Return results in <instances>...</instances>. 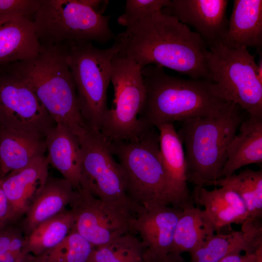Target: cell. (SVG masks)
I'll list each match as a JSON object with an SVG mask.
<instances>
[{"label":"cell","mask_w":262,"mask_h":262,"mask_svg":"<svg viewBox=\"0 0 262 262\" xmlns=\"http://www.w3.org/2000/svg\"><path fill=\"white\" fill-rule=\"evenodd\" d=\"M114 38L117 54L136 63L165 67L192 79L208 78V47L195 32L162 11L131 22Z\"/></svg>","instance_id":"6da1fadb"},{"label":"cell","mask_w":262,"mask_h":262,"mask_svg":"<svg viewBox=\"0 0 262 262\" xmlns=\"http://www.w3.org/2000/svg\"><path fill=\"white\" fill-rule=\"evenodd\" d=\"M141 71L145 93L138 119L146 131L176 121L215 115L228 102L208 78L173 76L154 65Z\"/></svg>","instance_id":"7a4b0ae2"},{"label":"cell","mask_w":262,"mask_h":262,"mask_svg":"<svg viewBox=\"0 0 262 262\" xmlns=\"http://www.w3.org/2000/svg\"><path fill=\"white\" fill-rule=\"evenodd\" d=\"M68 48L41 45L35 57L4 66L33 90L55 123L65 125L78 137L88 129L66 61Z\"/></svg>","instance_id":"3957f363"},{"label":"cell","mask_w":262,"mask_h":262,"mask_svg":"<svg viewBox=\"0 0 262 262\" xmlns=\"http://www.w3.org/2000/svg\"><path fill=\"white\" fill-rule=\"evenodd\" d=\"M243 111L228 102L215 115L182 121L177 132L185 147L187 181L194 188L220 178L229 145L245 118Z\"/></svg>","instance_id":"277c9868"},{"label":"cell","mask_w":262,"mask_h":262,"mask_svg":"<svg viewBox=\"0 0 262 262\" xmlns=\"http://www.w3.org/2000/svg\"><path fill=\"white\" fill-rule=\"evenodd\" d=\"M156 129L146 131L136 141H110L122 171L126 195L139 213L155 205L170 206Z\"/></svg>","instance_id":"5b68a950"},{"label":"cell","mask_w":262,"mask_h":262,"mask_svg":"<svg viewBox=\"0 0 262 262\" xmlns=\"http://www.w3.org/2000/svg\"><path fill=\"white\" fill-rule=\"evenodd\" d=\"M110 18L79 0H40L33 20L41 45L70 47L93 42L105 44L114 39Z\"/></svg>","instance_id":"8992f818"},{"label":"cell","mask_w":262,"mask_h":262,"mask_svg":"<svg viewBox=\"0 0 262 262\" xmlns=\"http://www.w3.org/2000/svg\"><path fill=\"white\" fill-rule=\"evenodd\" d=\"M117 52L113 45L100 49L87 43L68 47L66 61L74 82L79 110L88 130L99 131L109 109L107 91L111 61Z\"/></svg>","instance_id":"52a82bcc"},{"label":"cell","mask_w":262,"mask_h":262,"mask_svg":"<svg viewBox=\"0 0 262 262\" xmlns=\"http://www.w3.org/2000/svg\"><path fill=\"white\" fill-rule=\"evenodd\" d=\"M207 66L209 79L223 98L249 115L262 117V82L247 49H232L217 43L208 48Z\"/></svg>","instance_id":"ba28073f"},{"label":"cell","mask_w":262,"mask_h":262,"mask_svg":"<svg viewBox=\"0 0 262 262\" xmlns=\"http://www.w3.org/2000/svg\"><path fill=\"white\" fill-rule=\"evenodd\" d=\"M141 70L136 63L117 53L112 60L114 106L106 113L99 131L111 142L136 141L147 131L138 116L145 93Z\"/></svg>","instance_id":"9c48e42d"},{"label":"cell","mask_w":262,"mask_h":262,"mask_svg":"<svg viewBox=\"0 0 262 262\" xmlns=\"http://www.w3.org/2000/svg\"><path fill=\"white\" fill-rule=\"evenodd\" d=\"M78 138L82 158L81 188L137 214L138 209L126 195L122 171L114 159L110 141L100 131L90 130Z\"/></svg>","instance_id":"30bf717a"},{"label":"cell","mask_w":262,"mask_h":262,"mask_svg":"<svg viewBox=\"0 0 262 262\" xmlns=\"http://www.w3.org/2000/svg\"><path fill=\"white\" fill-rule=\"evenodd\" d=\"M74 217L72 230L94 247L105 245L128 232L135 214L128 208L94 196L86 189L75 191L70 204Z\"/></svg>","instance_id":"8fae6325"},{"label":"cell","mask_w":262,"mask_h":262,"mask_svg":"<svg viewBox=\"0 0 262 262\" xmlns=\"http://www.w3.org/2000/svg\"><path fill=\"white\" fill-rule=\"evenodd\" d=\"M55 125L26 83L6 68L0 73V127L45 138Z\"/></svg>","instance_id":"7c38bea8"},{"label":"cell","mask_w":262,"mask_h":262,"mask_svg":"<svg viewBox=\"0 0 262 262\" xmlns=\"http://www.w3.org/2000/svg\"><path fill=\"white\" fill-rule=\"evenodd\" d=\"M182 209L158 205L142 210L134 217L132 233L137 232L144 246V262H166Z\"/></svg>","instance_id":"4fadbf2b"},{"label":"cell","mask_w":262,"mask_h":262,"mask_svg":"<svg viewBox=\"0 0 262 262\" xmlns=\"http://www.w3.org/2000/svg\"><path fill=\"white\" fill-rule=\"evenodd\" d=\"M228 3V0H171L162 12L193 27L209 48L224 39Z\"/></svg>","instance_id":"5bb4252c"},{"label":"cell","mask_w":262,"mask_h":262,"mask_svg":"<svg viewBox=\"0 0 262 262\" xmlns=\"http://www.w3.org/2000/svg\"><path fill=\"white\" fill-rule=\"evenodd\" d=\"M160 152L169 192V205L184 209L195 206L187 179V164L183 144L173 123L156 128Z\"/></svg>","instance_id":"9a60e30c"},{"label":"cell","mask_w":262,"mask_h":262,"mask_svg":"<svg viewBox=\"0 0 262 262\" xmlns=\"http://www.w3.org/2000/svg\"><path fill=\"white\" fill-rule=\"evenodd\" d=\"M49 164L47 156L42 155L1 179L9 204L10 222L25 215L41 192L49 177Z\"/></svg>","instance_id":"2e32d148"},{"label":"cell","mask_w":262,"mask_h":262,"mask_svg":"<svg viewBox=\"0 0 262 262\" xmlns=\"http://www.w3.org/2000/svg\"><path fill=\"white\" fill-rule=\"evenodd\" d=\"M41 48L33 18L16 15L0 18V66L33 58Z\"/></svg>","instance_id":"e0dca14e"},{"label":"cell","mask_w":262,"mask_h":262,"mask_svg":"<svg viewBox=\"0 0 262 262\" xmlns=\"http://www.w3.org/2000/svg\"><path fill=\"white\" fill-rule=\"evenodd\" d=\"M49 164L76 190L81 188L82 158L78 137L65 125L56 123L45 137Z\"/></svg>","instance_id":"ac0fdd59"},{"label":"cell","mask_w":262,"mask_h":262,"mask_svg":"<svg viewBox=\"0 0 262 262\" xmlns=\"http://www.w3.org/2000/svg\"><path fill=\"white\" fill-rule=\"evenodd\" d=\"M232 49L262 46V0H234L223 41Z\"/></svg>","instance_id":"d6986e66"},{"label":"cell","mask_w":262,"mask_h":262,"mask_svg":"<svg viewBox=\"0 0 262 262\" xmlns=\"http://www.w3.org/2000/svg\"><path fill=\"white\" fill-rule=\"evenodd\" d=\"M192 193L195 203L204 208L216 231L232 224L242 225L248 219L244 201L229 187L210 191L204 187L194 188Z\"/></svg>","instance_id":"ffe728a7"},{"label":"cell","mask_w":262,"mask_h":262,"mask_svg":"<svg viewBox=\"0 0 262 262\" xmlns=\"http://www.w3.org/2000/svg\"><path fill=\"white\" fill-rule=\"evenodd\" d=\"M45 138L0 127V179L45 155Z\"/></svg>","instance_id":"44dd1931"},{"label":"cell","mask_w":262,"mask_h":262,"mask_svg":"<svg viewBox=\"0 0 262 262\" xmlns=\"http://www.w3.org/2000/svg\"><path fill=\"white\" fill-rule=\"evenodd\" d=\"M75 191L64 178L49 177L41 192L25 214L22 223L25 236L42 222L64 211L72 202Z\"/></svg>","instance_id":"7402d4cb"},{"label":"cell","mask_w":262,"mask_h":262,"mask_svg":"<svg viewBox=\"0 0 262 262\" xmlns=\"http://www.w3.org/2000/svg\"><path fill=\"white\" fill-rule=\"evenodd\" d=\"M238 130L229 145L220 178L234 174L245 165L262 163V117L248 115Z\"/></svg>","instance_id":"603a6c76"},{"label":"cell","mask_w":262,"mask_h":262,"mask_svg":"<svg viewBox=\"0 0 262 262\" xmlns=\"http://www.w3.org/2000/svg\"><path fill=\"white\" fill-rule=\"evenodd\" d=\"M214 226L199 206L183 209L175 231L169 255L181 256L199 247L214 234Z\"/></svg>","instance_id":"cb8c5ba5"},{"label":"cell","mask_w":262,"mask_h":262,"mask_svg":"<svg viewBox=\"0 0 262 262\" xmlns=\"http://www.w3.org/2000/svg\"><path fill=\"white\" fill-rule=\"evenodd\" d=\"M75 222L72 211L65 210L37 226L24 236L25 253L39 255L61 243L72 231Z\"/></svg>","instance_id":"d4e9b609"},{"label":"cell","mask_w":262,"mask_h":262,"mask_svg":"<svg viewBox=\"0 0 262 262\" xmlns=\"http://www.w3.org/2000/svg\"><path fill=\"white\" fill-rule=\"evenodd\" d=\"M227 187L235 191L244 201L248 219L262 218V170L246 168L238 174L221 177L207 186Z\"/></svg>","instance_id":"484cf974"},{"label":"cell","mask_w":262,"mask_h":262,"mask_svg":"<svg viewBox=\"0 0 262 262\" xmlns=\"http://www.w3.org/2000/svg\"><path fill=\"white\" fill-rule=\"evenodd\" d=\"M254 253L256 249L250 244L241 229L227 234L218 232L197 248L189 253L187 262H218L231 254Z\"/></svg>","instance_id":"4316f807"},{"label":"cell","mask_w":262,"mask_h":262,"mask_svg":"<svg viewBox=\"0 0 262 262\" xmlns=\"http://www.w3.org/2000/svg\"><path fill=\"white\" fill-rule=\"evenodd\" d=\"M144 248L141 240L128 232L105 245L94 247L88 262H144Z\"/></svg>","instance_id":"83f0119b"},{"label":"cell","mask_w":262,"mask_h":262,"mask_svg":"<svg viewBox=\"0 0 262 262\" xmlns=\"http://www.w3.org/2000/svg\"><path fill=\"white\" fill-rule=\"evenodd\" d=\"M94 247L74 230L59 244L34 256L33 262H88Z\"/></svg>","instance_id":"f1b7e54d"},{"label":"cell","mask_w":262,"mask_h":262,"mask_svg":"<svg viewBox=\"0 0 262 262\" xmlns=\"http://www.w3.org/2000/svg\"><path fill=\"white\" fill-rule=\"evenodd\" d=\"M20 230L7 226L0 230V262H33L34 256L23 250Z\"/></svg>","instance_id":"f546056e"},{"label":"cell","mask_w":262,"mask_h":262,"mask_svg":"<svg viewBox=\"0 0 262 262\" xmlns=\"http://www.w3.org/2000/svg\"><path fill=\"white\" fill-rule=\"evenodd\" d=\"M170 2V0H127L124 11L117 22L125 27L132 21L162 11Z\"/></svg>","instance_id":"4dcf8cb0"},{"label":"cell","mask_w":262,"mask_h":262,"mask_svg":"<svg viewBox=\"0 0 262 262\" xmlns=\"http://www.w3.org/2000/svg\"><path fill=\"white\" fill-rule=\"evenodd\" d=\"M40 0H0V18L21 16L33 18Z\"/></svg>","instance_id":"1f68e13d"},{"label":"cell","mask_w":262,"mask_h":262,"mask_svg":"<svg viewBox=\"0 0 262 262\" xmlns=\"http://www.w3.org/2000/svg\"><path fill=\"white\" fill-rule=\"evenodd\" d=\"M10 222L9 204L2 186L0 179V230L5 228Z\"/></svg>","instance_id":"d6a6232c"},{"label":"cell","mask_w":262,"mask_h":262,"mask_svg":"<svg viewBox=\"0 0 262 262\" xmlns=\"http://www.w3.org/2000/svg\"><path fill=\"white\" fill-rule=\"evenodd\" d=\"M255 259V252L245 253V255L236 253L226 256L218 262H254Z\"/></svg>","instance_id":"836d02e7"},{"label":"cell","mask_w":262,"mask_h":262,"mask_svg":"<svg viewBox=\"0 0 262 262\" xmlns=\"http://www.w3.org/2000/svg\"><path fill=\"white\" fill-rule=\"evenodd\" d=\"M83 5L87 6L97 13L102 15L109 4V0H79Z\"/></svg>","instance_id":"e575fe53"},{"label":"cell","mask_w":262,"mask_h":262,"mask_svg":"<svg viewBox=\"0 0 262 262\" xmlns=\"http://www.w3.org/2000/svg\"><path fill=\"white\" fill-rule=\"evenodd\" d=\"M254 262H262V245L260 246L255 251Z\"/></svg>","instance_id":"d590c367"},{"label":"cell","mask_w":262,"mask_h":262,"mask_svg":"<svg viewBox=\"0 0 262 262\" xmlns=\"http://www.w3.org/2000/svg\"><path fill=\"white\" fill-rule=\"evenodd\" d=\"M257 76L259 80L262 82V59L259 64H257Z\"/></svg>","instance_id":"8d00e7d4"}]
</instances>
